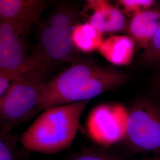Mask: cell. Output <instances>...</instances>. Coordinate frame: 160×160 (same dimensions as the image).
Listing matches in <instances>:
<instances>
[{
	"instance_id": "cell-1",
	"label": "cell",
	"mask_w": 160,
	"mask_h": 160,
	"mask_svg": "<svg viewBox=\"0 0 160 160\" xmlns=\"http://www.w3.org/2000/svg\"><path fill=\"white\" fill-rule=\"evenodd\" d=\"M126 80L122 71L80 60L46 81L36 113L55 106L90 101L119 88Z\"/></svg>"
},
{
	"instance_id": "cell-2",
	"label": "cell",
	"mask_w": 160,
	"mask_h": 160,
	"mask_svg": "<svg viewBox=\"0 0 160 160\" xmlns=\"http://www.w3.org/2000/svg\"><path fill=\"white\" fill-rule=\"evenodd\" d=\"M90 101L55 106L42 112L20 138L23 147L43 154L58 153L73 142Z\"/></svg>"
},
{
	"instance_id": "cell-3",
	"label": "cell",
	"mask_w": 160,
	"mask_h": 160,
	"mask_svg": "<svg viewBox=\"0 0 160 160\" xmlns=\"http://www.w3.org/2000/svg\"><path fill=\"white\" fill-rule=\"evenodd\" d=\"M80 12L71 2L58 4L38 24V42L32 58L39 67L53 68L61 63L81 60L72 40V32L78 24Z\"/></svg>"
},
{
	"instance_id": "cell-4",
	"label": "cell",
	"mask_w": 160,
	"mask_h": 160,
	"mask_svg": "<svg viewBox=\"0 0 160 160\" xmlns=\"http://www.w3.org/2000/svg\"><path fill=\"white\" fill-rule=\"evenodd\" d=\"M53 68L35 69L14 81L0 98V132L8 134L36 113L42 88Z\"/></svg>"
},
{
	"instance_id": "cell-5",
	"label": "cell",
	"mask_w": 160,
	"mask_h": 160,
	"mask_svg": "<svg viewBox=\"0 0 160 160\" xmlns=\"http://www.w3.org/2000/svg\"><path fill=\"white\" fill-rule=\"evenodd\" d=\"M123 142L138 153L160 154V104L143 99L128 110Z\"/></svg>"
},
{
	"instance_id": "cell-6",
	"label": "cell",
	"mask_w": 160,
	"mask_h": 160,
	"mask_svg": "<svg viewBox=\"0 0 160 160\" xmlns=\"http://www.w3.org/2000/svg\"><path fill=\"white\" fill-rule=\"evenodd\" d=\"M128 110L119 103H106L92 109L86 122L88 136L96 143L110 147L125 137Z\"/></svg>"
},
{
	"instance_id": "cell-7",
	"label": "cell",
	"mask_w": 160,
	"mask_h": 160,
	"mask_svg": "<svg viewBox=\"0 0 160 160\" xmlns=\"http://www.w3.org/2000/svg\"><path fill=\"white\" fill-rule=\"evenodd\" d=\"M30 30L0 20V69L20 74L39 68L32 58L26 37ZM42 68V67H41Z\"/></svg>"
},
{
	"instance_id": "cell-8",
	"label": "cell",
	"mask_w": 160,
	"mask_h": 160,
	"mask_svg": "<svg viewBox=\"0 0 160 160\" xmlns=\"http://www.w3.org/2000/svg\"><path fill=\"white\" fill-rule=\"evenodd\" d=\"M45 0H0V20L30 30L51 5Z\"/></svg>"
},
{
	"instance_id": "cell-9",
	"label": "cell",
	"mask_w": 160,
	"mask_h": 160,
	"mask_svg": "<svg viewBox=\"0 0 160 160\" xmlns=\"http://www.w3.org/2000/svg\"><path fill=\"white\" fill-rule=\"evenodd\" d=\"M87 22L102 33H111L126 30L128 22L119 8L104 0L87 1Z\"/></svg>"
},
{
	"instance_id": "cell-10",
	"label": "cell",
	"mask_w": 160,
	"mask_h": 160,
	"mask_svg": "<svg viewBox=\"0 0 160 160\" xmlns=\"http://www.w3.org/2000/svg\"><path fill=\"white\" fill-rule=\"evenodd\" d=\"M160 22V8H152L132 17L128 30L136 48L145 50L156 33Z\"/></svg>"
},
{
	"instance_id": "cell-11",
	"label": "cell",
	"mask_w": 160,
	"mask_h": 160,
	"mask_svg": "<svg viewBox=\"0 0 160 160\" xmlns=\"http://www.w3.org/2000/svg\"><path fill=\"white\" fill-rule=\"evenodd\" d=\"M136 45L127 35H113L103 40L98 51L106 61L116 66H127L131 63Z\"/></svg>"
},
{
	"instance_id": "cell-12",
	"label": "cell",
	"mask_w": 160,
	"mask_h": 160,
	"mask_svg": "<svg viewBox=\"0 0 160 160\" xmlns=\"http://www.w3.org/2000/svg\"><path fill=\"white\" fill-rule=\"evenodd\" d=\"M103 33L88 23L77 24L72 32V40L75 49L83 53L98 51L103 43Z\"/></svg>"
},
{
	"instance_id": "cell-13",
	"label": "cell",
	"mask_w": 160,
	"mask_h": 160,
	"mask_svg": "<svg viewBox=\"0 0 160 160\" xmlns=\"http://www.w3.org/2000/svg\"><path fill=\"white\" fill-rule=\"evenodd\" d=\"M141 62L147 66L160 65V22L154 37L141 56Z\"/></svg>"
},
{
	"instance_id": "cell-14",
	"label": "cell",
	"mask_w": 160,
	"mask_h": 160,
	"mask_svg": "<svg viewBox=\"0 0 160 160\" xmlns=\"http://www.w3.org/2000/svg\"><path fill=\"white\" fill-rule=\"evenodd\" d=\"M118 3L124 14L133 16L138 12L154 8L157 2L154 0H120Z\"/></svg>"
},
{
	"instance_id": "cell-15",
	"label": "cell",
	"mask_w": 160,
	"mask_h": 160,
	"mask_svg": "<svg viewBox=\"0 0 160 160\" xmlns=\"http://www.w3.org/2000/svg\"><path fill=\"white\" fill-rule=\"evenodd\" d=\"M8 136V133L0 132V160H17L14 146Z\"/></svg>"
},
{
	"instance_id": "cell-16",
	"label": "cell",
	"mask_w": 160,
	"mask_h": 160,
	"mask_svg": "<svg viewBox=\"0 0 160 160\" xmlns=\"http://www.w3.org/2000/svg\"><path fill=\"white\" fill-rule=\"evenodd\" d=\"M69 160H120L113 155L101 151H87L76 155Z\"/></svg>"
},
{
	"instance_id": "cell-17",
	"label": "cell",
	"mask_w": 160,
	"mask_h": 160,
	"mask_svg": "<svg viewBox=\"0 0 160 160\" xmlns=\"http://www.w3.org/2000/svg\"><path fill=\"white\" fill-rule=\"evenodd\" d=\"M24 74L8 72L0 69V98L6 92L14 81L18 79Z\"/></svg>"
},
{
	"instance_id": "cell-18",
	"label": "cell",
	"mask_w": 160,
	"mask_h": 160,
	"mask_svg": "<svg viewBox=\"0 0 160 160\" xmlns=\"http://www.w3.org/2000/svg\"><path fill=\"white\" fill-rule=\"evenodd\" d=\"M155 88L158 93L160 95V71L158 73L155 80Z\"/></svg>"
},
{
	"instance_id": "cell-19",
	"label": "cell",
	"mask_w": 160,
	"mask_h": 160,
	"mask_svg": "<svg viewBox=\"0 0 160 160\" xmlns=\"http://www.w3.org/2000/svg\"><path fill=\"white\" fill-rule=\"evenodd\" d=\"M143 160H160V154H154L148 157Z\"/></svg>"
}]
</instances>
